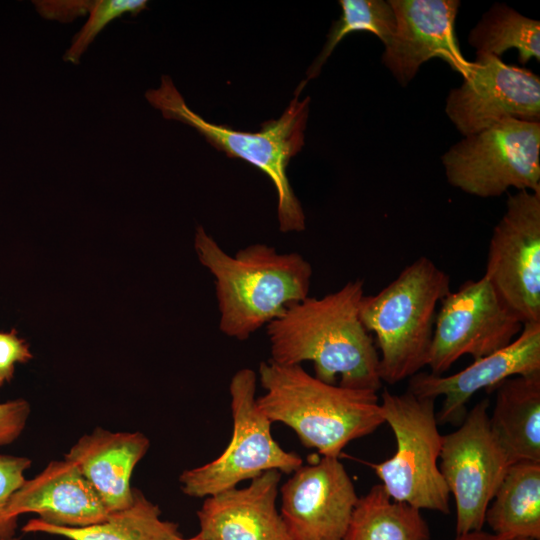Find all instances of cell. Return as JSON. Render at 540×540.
Here are the masks:
<instances>
[{
  "label": "cell",
  "instance_id": "12",
  "mask_svg": "<svg viewBox=\"0 0 540 540\" xmlns=\"http://www.w3.org/2000/svg\"><path fill=\"white\" fill-rule=\"evenodd\" d=\"M445 112L464 137L508 118L539 121L540 78L500 57L476 54L463 83L450 91Z\"/></svg>",
  "mask_w": 540,
  "mask_h": 540
},
{
  "label": "cell",
  "instance_id": "11",
  "mask_svg": "<svg viewBox=\"0 0 540 540\" xmlns=\"http://www.w3.org/2000/svg\"><path fill=\"white\" fill-rule=\"evenodd\" d=\"M523 325L484 277L467 280L439 304L427 366L443 375L464 355L477 360L504 348Z\"/></svg>",
  "mask_w": 540,
  "mask_h": 540
},
{
  "label": "cell",
  "instance_id": "31",
  "mask_svg": "<svg viewBox=\"0 0 540 540\" xmlns=\"http://www.w3.org/2000/svg\"><path fill=\"white\" fill-rule=\"evenodd\" d=\"M177 540H205L199 533L190 538H183L182 536Z\"/></svg>",
  "mask_w": 540,
  "mask_h": 540
},
{
  "label": "cell",
  "instance_id": "2",
  "mask_svg": "<svg viewBox=\"0 0 540 540\" xmlns=\"http://www.w3.org/2000/svg\"><path fill=\"white\" fill-rule=\"evenodd\" d=\"M194 247L213 276L219 329L230 338L247 340L309 297L313 269L297 252L255 243L230 255L201 226Z\"/></svg>",
  "mask_w": 540,
  "mask_h": 540
},
{
  "label": "cell",
  "instance_id": "9",
  "mask_svg": "<svg viewBox=\"0 0 540 540\" xmlns=\"http://www.w3.org/2000/svg\"><path fill=\"white\" fill-rule=\"evenodd\" d=\"M490 402L479 401L460 426L443 435L439 469L456 506V535L482 530L485 514L510 463L489 423Z\"/></svg>",
  "mask_w": 540,
  "mask_h": 540
},
{
  "label": "cell",
  "instance_id": "3",
  "mask_svg": "<svg viewBox=\"0 0 540 540\" xmlns=\"http://www.w3.org/2000/svg\"><path fill=\"white\" fill-rule=\"evenodd\" d=\"M257 397L272 422L290 427L300 442L322 456L339 458L352 441L373 433L384 422L377 392L325 383L301 365L263 361Z\"/></svg>",
  "mask_w": 540,
  "mask_h": 540
},
{
  "label": "cell",
  "instance_id": "26",
  "mask_svg": "<svg viewBox=\"0 0 540 540\" xmlns=\"http://www.w3.org/2000/svg\"><path fill=\"white\" fill-rule=\"evenodd\" d=\"M31 466L26 457L0 454V540L15 538L17 519L8 513L13 493L24 483L25 471Z\"/></svg>",
  "mask_w": 540,
  "mask_h": 540
},
{
  "label": "cell",
  "instance_id": "1",
  "mask_svg": "<svg viewBox=\"0 0 540 540\" xmlns=\"http://www.w3.org/2000/svg\"><path fill=\"white\" fill-rule=\"evenodd\" d=\"M361 279L323 297H307L266 326L268 359L279 365L311 361L319 380L377 392L382 387L379 353L360 318Z\"/></svg>",
  "mask_w": 540,
  "mask_h": 540
},
{
  "label": "cell",
  "instance_id": "7",
  "mask_svg": "<svg viewBox=\"0 0 540 540\" xmlns=\"http://www.w3.org/2000/svg\"><path fill=\"white\" fill-rule=\"evenodd\" d=\"M257 381V373L250 368H242L232 376L231 440L216 459L181 473L179 482L185 495L208 497L263 472L277 470L291 474L303 465L297 453L284 450L272 436V422L257 403Z\"/></svg>",
  "mask_w": 540,
  "mask_h": 540
},
{
  "label": "cell",
  "instance_id": "20",
  "mask_svg": "<svg viewBox=\"0 0 540 540\" xmlns=\"http://www.w3.org/2000/svg\"><path fill=\"white\" fill-rule=\"evenodd\" d=\"M22 531L47 533L70 540H177L178 525L162 520L159 507L134 489L133 502L126 508L110 512L100 523L86 527L47 524L39 518L28 521Z\"/></svg>",
  "mask_w": 540,
  "mask_h": 540
},
{
  "label": "cell",
  "instance_id": "24",
  "mask_svg": "<svg viewBox=\"0 0 540 540\" xmlns=\"http://www.w3.org/2000/svg\"><path fill=\"white\" fill-rule=\"evenodd\" d=\"M342 9L339 19L333 22L327 41L320 54L307 71V80L319 75L323 64L339 42L349 33L367 31L387 44L396 29V17L389 1L340 0Z\"/></svg>",
  "mask_w": 540,
  "mask_h": 540
},
{
  "label": "cell",
  "instance_id": "15",
  "mask_svg": "<svg viewBox=\"0 0 540 540\" xmlns=\"http://www.w3.org/2000/svg\"><path fill=\"white\" fill-rule=\"evenodd\" d=\"M535 372H540V323H527L504 348L451 375L420 371L409 378L407 389L419 397L442 396L438 424H460L467 414L466 404L478 391L492 392L508 378Z\"/></svg>",
  "mask_w": 540,
  "mask_h": 540
},
{
  "label": "cell",
  "instance_id": "8",
  "mask_svg": "<svg viewBox=\"0 0 540 540\" xmlns=\"http://www.w3.org/2000/svg\"><path fill=\"white\" fill-rule=\"evenodd\" d=\"M539 153L540 122L508 118L465 136L442 163L453 187L489 198L511 187L540 192Z\"/></svg>",
  "mask_w": 540,
  "mask_h": 540
},
{
  "label": "cell",
  "instance_id": "17",
  "mask_svg": "<svg viewBox=\"0 0 540 540\" xmlns=\"http://www.w3.org/2000/svg\"><path fill=\"white\" fill-rule=\"evenodd\" d=\"M8 513L18 518L36 513L47 524L86 527L103 522L109 512L80 469L68 460L52 461L11 496Z\"/></svg>",
  "mask_w": 540,
  "mask_h": 540
},
{
  "label": "cell",
  "instance_id": "10",
  "mask_svg": "<svg viewBox=\"0 0 540 540\" xmlns=\"http://www.w3.org/2000/svg\"><path fill=\"white\" fill-rule=\"evenodd\" d=\"M483 277L523 323H540V192L509 195L493 229Z\"/></svg>",
  "mask_w": 540,
  "mask_h": 540
},
{
  "label": "cell",
  "instance_id": "22",
  "mask_svg": "<svg viewBox=\"0 0 540 540\" xmlns=\"http://www.w3.org/2000/svg\"><path fill=\"white\" fill-rule=\"evenodd\" d=\"M342 540H430V530L421 510L377 484L358 498Z\"/></svg>",
  "mask_w": 540,
  "mask_h": 540
},
{
  "label": "cell",
  "instance_id": "28",
  "mask_svg": "<svg viewBox=\"0 0 540 540\" xmlns=\"http://www.w3.org/2000/svg\"><path fill=\"white\" fill-rule=\"evenodd\" d=\"M31 358L28 344L14 331L0 332V386L12 379L16 363H24Z\"/></svg>",
  "mask_w": 540,
  "mask_h": 540
},
{
  "label": "cell",
  "instance_id": "16",
  "mask_svg": "<svg viewBox=\"0 0 540 540\" xmlns=\"http://www.w3.org/2000/svg\"><path fill=\"white\" fill-rule=\"evenodd\" d=\"M282 473L263 472L244 488L206 497L197 511L205 540H291L276 507Z\"/></svg>",
  "mask_w": 540,
  "mask_h": 540
},
{
  "label": "cell",
  "instance_id": "23",
  "mask_svg": "<svg viewBox=\"0 0 540 540\" xmlns=\"http://www.w3.org/2000/svg\"><path fill=\"white\" fill-rule=\"evenodd\" d=\"M469 44L476 54L497 57L515 48L519 61L526 64L531 58L540 60V22L523 16L506 4H494L470 31Z\"/></svg>",
  "mask_w": 540,
  "mask_h": 540
},
{
  "label": "cell",
  "instance_id": "18",
  "mask_svg": "<svg viewBox=\"0 0 540 540\" xmlns=\"http://www.w3.org/2000/svg\"><path fill=\"white\" fill-rule=\"evenodd\" d=\"M150 447L141 432L96 428L82 436L65 455L94 487L108 512L128 507L134 499L130 479Z\"/></svg>",
  "mask_w": 540,
  "mask_h": 540
},
{
  "label": "cell",
  "instance_id": "6",
  "mask_svg": "<svg viewBox=\"0 0 540 540\" xmlns=\"http://www.w3.org/2000/svg\"><path fill=\"white\" fill-rule=\"evenodd\" d=\"M384 422L394 433L396 451L379 463H369L387 494L419 510L450 513V493L439 469L442 437L435 400L408 389L402 394L384 390Z\"/></svg>",
  "mask_w": 540,
  "mask_h": 540
},
{
  "label": "cell",
  "instance_id": "29",
  "mask_svg": "<svg viewBox=\"0 0 540 540\" xmlns=\"http://www.w3.org/2000/svg\"><path fill=\"white\" fill-rule=\"evenodd\" d=\"M34 3L43 17L68 22L88 13L92 1H36Z\"/></svg>",
  "mask_w": 540,
  "mask_h": 540
},
{
  "label": "cell",
  "instance_id": "14",
  "mask_svg": "<svg viewBox=\"0 0 540 540\" xmlns=\"http://www.w3.org/2000/svg\"><path fill=\"white\" fill-rule=\"evenodd\" d=\"M396 29L384 45L382 63L401 85L408 84L420 66L441 58L465 76L471 62L459 48L455 34L458 0H389Z\"/></svg>",
  "mask_w": 540,
  "mask_h": 540
},
{
  "label": "cell",
  "instance_id": "21",
  "mask_svg": "<svg viewBox=\"0 0 540 540\" xmlns=\"http://www.w3.org/2000/svg\"><path fill=\"white\" fill-rule=\"evenodd\" d=\"M485 524L498 535L540 539V462L509 466L487 508Z\"/></svg>",
  "mask_w": 540,
  "mask_h": 540
},
{
  "label": "cell",
  "instance_id": "19",
  "mask_svg": "<svg viewBox=\"0 0 540 540\" xmlns=\"http://www.w3.org/2000/svg\"><path fill=\"white\" fill-rule=\"evenodd\" d=\"M493 391L490 428L510 465L540 462V372L508 378Z\"/></svg>",
  "mask_w": 540,
  "mask_h": 540
},
{
  "label": "cell",
  "instance_id": "30",
  "mask_svg": "<svg viewBox=\"0 0 540 540\" xmlns=\"http://www.w3.org/2000/svg\"><path fill=\"white\" fill-rule=\"evenodd\" d=\"M452 540H532L523 537H510L487 532L482 530L472 531L461 535H456Z\"/></svg>",
  "mask_w": 540,
  "mask_h": 540
},
{
  "label": "cell",
  "instance_id": "13",
  "mask_svg": "<svg viewBox=\"0 0 540 540\" xmlns=\"http://www.w3.org/2000/svg\"><path fill=\"white\" fill-rule=\"evenodd\" d=\"M280 493L291 540H342L359 498L339 458L327 456L300 466Z\"/></svg>",
  "mask_w": 540,
  "mask_h": 540
},
{
  "label": "cell",
  "instance_id": "25",
  "mask_svg": "<svg viewBox=\"0 0 540 540\" xmlns=\"http://www.w3.org/2000/svg\"><path fill=\"white\" fill-rule=\"evenodd\" d=\"M147 3L146 0L92 1L88 11V20L74 36L70 47L64 54V60L74 64L78 63L82 54L107 24L123 14L136 15L140 13L147 9Z\"/></svg>",
  "mask_w": 540,
  "mask_h": 540
},
{
  "label": "cell",
  "instance_id": "27",
  "mask_svg": "<svg viewBox=\"0 0 540 540\" xmlns=\"http://www.w3.org/2000/svg\"><path fill=\"white\" fill-rule=\"evenodd\" d=\"M30 405L24 399L0 403V446L14 442L24 430Z\"/></svg>",
  "mask_w": 540,
  "mask_h": 540
},
{
  "label": "cell",
  "instance_id": "4",
  "mask_svg": "<svg viewBox=\"0 0 540 540\" xmlns=\"http://www.w3.org/2000/svg\"><path fill=\"white\" fill-rule=\"evenodd\" d=\"M450 291V276L421 256L378 293L363 296L360 318L376 338L382 383L395 385L428 365L436 309Z\"/></svg>",
  "mask_w": 540,
  "mask_h": 540
},
{
  "label": "cell",
  "instance_id": "32",
  "mask_svg": "<svg viewBox=\"0 0 540 540\" xmlns=\"http://www.w3.org/2000/svg\"><path fill=\"white\" fill-rule=\"evenodd\" d=\"M10 540H18V539H16V538H13V539H10Z\"/></svg>",
  "mask_w": 540,
  "mask_h": 540
},
{
  "label": "cell",
  "instance_id": "5",
  "mask_svg": "<svg viewBox=\"0 0 540 540\" xmlns=\"http://www.w3.org/2000/svg\"><path fill=\"white\" fill-rule=\"evenodd\" d=\"M307 80L302 81L294 98L279 119L268 120L258 132H243L213 124L192 111L172 79L163 75L157 89L145 94L148 102L166 119L181 121L195 128L214 148L230 158H239L255 166L272 181L277 192V218L283 233L305 230L306 218L287 176L290 159L304 145V130L310 97L300 99Z\"/></svg>",
  "mask_w": 540,
  "mask_h": 540
}]
</instances>
